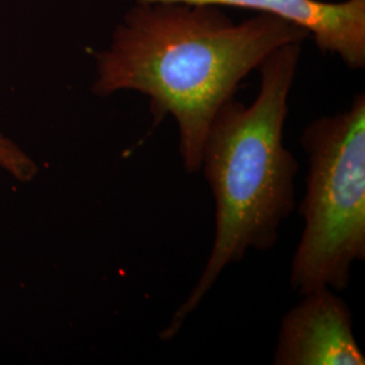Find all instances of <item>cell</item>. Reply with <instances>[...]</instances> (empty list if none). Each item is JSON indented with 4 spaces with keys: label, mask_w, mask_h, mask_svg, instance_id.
Segmentation results:
<instances>
[{
    "label": "cell",
    "mask_w": 365,
    "mask_h": 365,
    "mask_svg": "<svg viewBox=\"0 0 365 365\" xmlns=\"http://www.w3.org/2000/svg\"><path fill=\"white\" fill-rule=\"evenodd\" d=\"M307 38L268 14L235 24L217 6L137 1L108 49L95 54L92 92L146 95L156 123L167 115L176 120L182 167L194 175L212 119L241 81L277 48Z\"/></svg>",
    "instance_id": "obj_1"
},
{
    "label": "cell",
    "mask_w": 365,
    "mask_h": 365,
    "mask_svg": "<svg viewBox=\"0 0 365 365\" xmlns=\"http://www.w3.org/2000/svg\"><path fill=\"white\" fill-rule=\"evenodd\" d=\"M303 42L286 43L259 66V93L250 106L235 98L222 106L203 145L205 179L215 202V235L200 277L158 337L175 339L226 267L249 249L274 248L279 229L295 209L298 161L283 143Z\"/></svg>",
    "instance_id": "obj_2"
},
{
    "label": "cell",
    "mask_w": 365,
    "mask_h": 365,
    "mask_svg": "<svg viewBox=\"0 0 365 365\" xmlns=\"http://www.w3.org/2000/svg\"><path fill=\"white\" fill-rule=\"evenodd\" d=\"M309 156L300 202L303 232L291 261L289 284L299 295L344 291L353 264L365 260V95L303 130Z\"/></svg>",
    "instance_id": "obj_3"
},
{
    "label": "cell",
    "mask_w": 365,
    "mask_h": 365,
    "mask_svg": "<svg viewBox=\"0 0 365 365\" xmlns=\"http://www.w3.org/2000/svg\"><path fill=\"white\" fill-rule=\"evenodd\" d=\"M274 365H364L352 313L331 288L302 295L280 324Z\"/></svg>",
    "instance_id": "obj_4"
},
{
    "label": "cell",
    "mask_w": 365,
    "mask_h": 365,
    "mask_svg": "<svg viewBox=\"0 0 365 365\" xmlns=\"http://www.w3.org/2000/svg\"><path fill=\"white\" fill-rule=\"evenodd\" d=\"M247 9L303 29L321 52L339 56L351 69L365 66V0H137Z\"/></svg>",
    "instance_id": "obj_5"
},
{
    "label": "cell",
    "mask_w": 365,
    "mask_h": 365,
    "mask_svg": "<svg viewBox=\"0 0 365 365\" xmlns=\"http://www.w3.org/2000/svg\"><path fill=\"white\" fill-rule=\"evenodd\" d=\"M0 168L18 182H30L38 173L37 163L0 130Z\"/></svg>",
    "instance_id": "obj_6"
}]
</instances>
